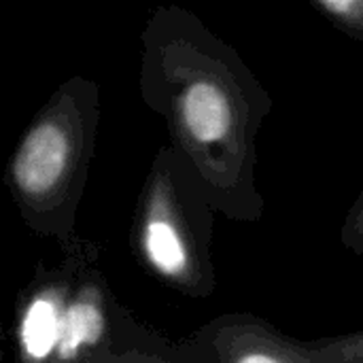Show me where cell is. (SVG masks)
Listing matches in <instances>:
<instances>
[{
	"mask_svg": "<svg viewBox=\"0 0 363 363\" xmlns=\"http://www.w3.org/2000/svg\"><path fill=\"white\" fill-rule=\"evenodd\" d=\"M321 6L345 17V19H353V21H362L363 19V0H357V2H345V0L321 2Z\"/></svg>",
	"mask_w": 363,
	"mask_h": 363,
	"instance_id": "cell-6",
	"label": "cell"
},
{
	"mask_svg": "<svg viewBox=\"0 0 363 363\" xmlns=\"http://www.w3.org/2000/svg\"><path fill=\"white\" fill-rule=\"evenodd\" d=\"M60 321L62 315L49 298H40L28 308L21 323V345L32 359H43L57 347Z\"/></svg>",
	"mask_w": 363,
	"mask_h": 363,
	"instance_id": "cell-4",
	"label": "cell"
},
{
	"mask_svg": "<svg viewBox=\"0 0 363 363\" xmlns=\"http://www.w3.org/2000/svg\"><path fill=\"white\" fill-rule=\"evenodd\" d=\"M68 138L55 123L34 128L17 151L13 174L17 185L32 196H40L55 187L68 164Z\"/></svg>",
	"mask_w": 363,
	"mask_h": 363,
	"instance_id": "cell-1",
	"label": "cell"
},
{
	"mask_svg": "<svg viewBox=\"0 0 363 363\" xmlns=\"http://www.w3.org/2000/svg\"><path fill=\"white\" fill-rule=\"evenodd\" d=\"M181 113L189 134L200 143L221 140L232 123L225 94L208 81H198L185 89Z\"/></svg>",
	"mask_w": 363,
	"mask_h": 363,
	"instance_id": "cell-2",
	"label": "cell"
},
{
	"mask_svg": "<svg viewBox=\"0 0 363 363\" xmlns=\"http://www.w3.org/2000/svg\"><path fill=\"white\" fill-rule=\"evenodd\" d=\"M238 363H279L277 359L268 357V355H262V353H255V355H247L242 357Z\"/></svg>",
	"mask_w": 363,
	"mask_h": 363,
	"instance_id": "cell-7",
	"label": "cell"
},
{
	"mask_svg": "<svg viewBox=\"0 0 363 363\" xmlns=\"http://www.w3.org/2000/svg\"><path fill=\"white\" fill-rule=\"evenodd\" d=\"M104 332V317L91 300H79L62 313L57 351L64 359L74 357L79 349L98 342Z\"/></svg>",
	"mask_w": 363,
	"mask_h": 363,
	"instance_id": "cell-3",
	"label": "cell"
},
{
	"mask_svg": "<svg viewBox=\"0 0 363 363\" xmlns=\"http://www.w3.org/2000/svg\"><path fill=\"white\" fill-rule=\"evenodd\" d=\"M145 245H147L149 259L164 274H179L185 268V249L177 232L168 223L164 221L149 223Z\"/></svg>",
	"mask_w": 363,
	"mask_h": 363,
	"instance_id": "cell-5",
	"label": "cell"
}]
</instances>
